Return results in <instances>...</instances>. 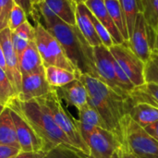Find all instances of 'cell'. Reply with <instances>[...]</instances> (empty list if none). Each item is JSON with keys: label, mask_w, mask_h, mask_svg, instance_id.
<instances>
[{"label": "cell", "mask_w": 158, "mask_h": 158, "mask_svg": "<svg viewBox=\"0 0 158 158\" xmlns=\"http://www.w3.org/2000/svg\"><path fill=\"white\" fill-rule=\"evenodd\" d=\"M76 75L87 89L88 103L99 113L107 130L116 133L122 119L128 115L127 97L120 95L96 77L82 73Z\"/></svg>", "instance_id": "1"}, {"label": "cell", "mask_w": 158, "mask_h": 158, "mask_svg": "<svg viewBox=\"0 0 158 158\" xmlns=\"http://www.w3.org/2000/svg\"><path fill=\"white\" fill-rule=\"evenodd\" d=\"M7 107L18 112L28 121L38 136L43 140L45 152L48 153L58 145H65L77 150L57 126L51 113L41 99L21 102L15 98Z\"/></svg>", "instance_id": "2"}, {"label": "cell", "mask_w": 158, "mask_h": 158, "mask_svg": "<svg viewBox=\"0 0 158 158\" xmlns=\"http://www.w3.org/2000/svg\"><path fill=\"white\" fill-rule=\"evenodd\" d=\"M46 30L60 43L78 73L90 74L98 78L94 47L90 45L77 25H69L60 19Z\"/></svg>", "instance_id": "3"}, {"label": "cell", "mask_w": 158, "mask_h": 158, "mask_svg": "<svg viewBox=\"0 0 158 158\" xmlns=\"http://www.w3.org/2000/svg\"><path fill=\"white\" fill-rule=\"evenodd\" d=\"M39 99L44 102V104L51 113L54 120L71 142L72 145L78 151L89 157V148L81 134L77 119H75L70 115V113L65 108L56 90L54 89L47 95Z\"/></svg>", "instance_id": "4"}, {"label": "cell", "mask_w": 158, "mask_h": 158, "mask_svg": "<svg viewBox=\"0 0 158 158\" xmlns=\"http://www.w3.org/2000/svg\"><path fill=\"white\" fill-rule=\"evenodd\" d=\"M34 42L44 62V68L48 66H55L65 69L76 74L78 73L73 64L68 58L60 43L40 21H38L35 25Z\"/></svg>", "instance_id": "5"}, {"label": "cell", "mask_w": 158, "mask_h": 158, "mask_svg": "<svg viewBox=\"0 0 158 158\" xmlns=\"http://www.w3.org/2000/svg\"><path fill=\"white\" fill-rule=\"evenodd\" d=\"M126 141L131 151L140 158H158V141L144 128L126 115L120 123Z\"/></svg>", "instance_id": "6"}, {"label": "cell", "mask_w": 158, "mask_h": 158, "mask_svg": "<svg viewBox=\"0 0 158 158\" xmlns=\"http://www.w3.org/2000/svg\"><path fill=\"white\" fill-rule=\"evenodd\" d=\"M109 50L135 87L145 84V63L132 51L128 41H124L119 44H114Z\"/></svg>", "instance_id": "7"}, {"label": "cell", "mask_w": 158, "mask_h": 158, "mask_svg": "<svg viewBox=\"0 0 158 158\" xmlns=\"http://www.w3.org/2000/svg\"><path fill=\"white\" fill-rule=\"evenodd\" d=\"M156 37V31L146 22L143 14L140 13L136 18L132 34L128 42L132 51L144 63L150 59L155 51Z\"/></svg>", "instance_id": "8"}, {"label": "cell", "mask_w": 158, "mask_h": 158, "mask_svg": "<svg viewBox=\"0 0 158 158\" xmlns=\"http://www.w3.org/2000/svg\"><path fill=\"white\" fill-rule=\"evenodd\" d=\"M94 56L98 79L120 95L128 97L129 95L122 90L118 82L117 76V68L118 64L111 54L109 48L103 44L95 46L94 47Z\"/></svg>", "instance_id": "9"}, {"label": "cell", "mask_w": 158, "mask_h": 158, "mask_svg": "<svg viewBox=\"0 0 158 158\" xmlns=\"http://www.w3.org/2000/svg\"><path fill=\"white\" fill-rule=\"evenodd\" d=\"M118 144L119 138L116 133L106 129L97 128L87 141L90 152L88 158H112Z\"/></svg>", "instance_id": "10"}, {"label": "cell", "mask_w": 158, "mask_h": 158, "mask_svg": "<svg viewBox=\"0 0 158 158\" xmlns=\"http://www.w3.org/2000/svg\"><path fill=\"white\" fill-rule=\"evenodd\" d=\"M18 142L21 152L44 151V143L28 121L18 112L11 109ZM45 152V151H44Z\"/></svg>", "instance_id": "11"}, {"label": "cell", "mask_w": 158, "mask_h": 158, "mask_svg": "<svg viewBox=\"0 0 158 158\" xmlns=\"http://www.w3.org/2000/svg\"><path fill=\"white\" fill-rule=\"evenodd\" d=\"M54 88L48 83L45 73L28 74L21 76V89L17 99L30 102L42 98L51 93Z\"/></svg>", "instance_id": "12"}, {"label": "cell", "mask_w": 158, "mask_h": 158, "mask_svg": "<svg viewBox=\"0 0 158 158\" xmlns=\"http://www.w3.org/2000/svg\"><path fill=\"white\" fill-rule=\"evenodd\" d=\"M0 44L3 48L7 67V76L12 82L18 96L21 89V73L19 69V61L11 40V31L8 28L0 31Z\"/></svg>", "instance_id": "13"}, {"label": "cell", "mask_w": 158, "mask_h": 158, "mask_svg": "<svg viewBox=\"0 0 158 158\" xmlns=\"http://www.w3.org/2000/svg\"><path fill=\"white\" fill-rule=\"evenodd\" d=\"M76 25L93 47L102 44V42L95 31L94 23V14L84 3L76 5Z\"/></svg>", "instance_id": "14"}, {"label": "cell", "mask_w": 158, "mask_h": 158, "mask_svg": "<svg viewBox=\"0 0 158 158\" xmlns=\"http://www.w3.org/2000/svg\"><path fill=\"white\" fill-rule=\"evenodd\" d=\"M84 4L91 10L94 16L101 22V24L108 31L113 39L114 44H119L125 41L115 22L113 21L106 8L105 0H87Z\"/></svg>", "instance_id": "15"}, {"label": "cell", "mask_w": 158, "mask_h": 158, "mask_svg": "<svg viewBox=\"0 0 158 158\" xmlns=\"http://www.w3.org/2000/svg\"><path fill=\"white\" fill-rule=\"evenodd\" d=\"M78 115H79V118L77 119L78 127L86 143L90 135L97 128H103L107 130L106 125L103 120V118H101V116L99 115V113L89 103L86 106H84L82 108L78 110Z\"/></svg>", "instance_id": "16"}, {"label": "cell", "mask_w": 158, "mask_h": 158, "mask_svg": "<svg viewBox=\"0 0 158 158\" xmlns=\"http://www.w3.org/2000/svg\"><path fill=\"white\" fill-rule=\"evenodd\" d=\"M56 90L61 100H64L69 106H73L77 110L88 104L87 89L79 79Z\"/></svg>", "instance_id": "17"}, {"label": "cell", "mask_w": 158, "mask_h": 158, "mask_svg": "<svg viewBox=\"0 0 158 158\" xmlns=\"http://www.w3.org/2000/svg\"><path fill=\"white\" fill-rule=\"evenodd\" d=\"M19 69L21 76L45 72V68L35 42H30L28 47L22 54L19 59Z\"/></svg>", "instance_id": "18"}, {"label": "cell", "mask_w": 158, "mask_h": 158, "mask_svg": "<svg viewBox=\"0 0 158 158\" xmlns=\"http://www.w3.org/2000/svg\"><path fill=\"white\" fill-rule=\"evenodd\" d=\"M128 115L143 128L158 121V108L146 103L130 105Z\"/></svg>", "instance_id": "19"}, {"label": "cell", "mask_w": 158, "mask_h": 158, "mask_svg": "<svg viewBox=\"0 0 158 158\" xmlns=\"http://www.w3.org/2000/svg\"><path fill=\"white\" fill-rule=\"evenodd\" d=\"M0 143L20 150L11 109L7 106L0 116Z\"/></svg>", "instance_id": "20"}, {"label": "cell", "mask_w": 158, "mask_h": 158, "mask_svg": "<svg viewBox=\"0 0 158 158\" xmlns=\"http://www.w3.org/2000/svg\"><path fill=\"white\" fill-rule=\"evenodd\" d=\"M128 106L137 103H146L158 108V85L145 83L135 87L127 97Z\"/></svg>", "instance_id": "21"}, {"label": "cell", "mask_w": 158, "mask_h": 158, "mask_svg": "<svg viewBox=\"0 0 158 158\" xmlns=\"http://www.w3.org/2000/svg\"><path fill=\"white\" fill-rule=\"evenodd\" d=\"M52 11L64 22L76 25V2L75 0H44Z\"/></svg>", "instance_id": "22"}, {"label": "cell", "mask_w": 158, "mask_h": 158, "mask_svg": "<svg viewBox=\"0 0 158 158\" xmlns=\"http://www.w3.org/2000/svg\"><path fill=\"white\" fill-rule=\"evenodd\" d=\"M44 73L48 83L54 89L61 88L77 79L76 73L55 66L46 67Z\"/></svg>", "instance_id": "23"}, {"label": "cell", "mask_w": 158, "mask_h": 158, "mask_svg": "<svg viewBox=\"0 0 158 158\" xmlns=\"http://www.w3.org/2000/svg\"><path fill=\"white\" fill-rule=\"evenodd\" d=\"M106 8L125 41L130 40L126 19L118 0H105Z\"/></svg>", "instance_id": "24"}, {"label": "cell", "mask_w": 158, "mask_h": 158, "mask_svg": "<svg viewBox=\"0 0 158 158\" xmlns=\"http://www.w3.org/2000/svg\"><path fill=\"white\" fill-rule=\"evenodd\" d=\"M122 8V11L124 13L129 36L131 38L135 20L137 16L140 13H143V3L142 0H118Z\"/></svg>", "instance_id": "25"}, {"label": "cell", "mask_w": 158, "mask_h": 158, "mask_svg": "<svg viewBox=\"0 0 158 158\" xmlns=\"http://www.w3.org/2000/svg\"><path fill=\"white\" fill-rule=\"evenodd\" d=\"M17 98L16 91L6 73L0 68V104L8 106Z\"/></svg>", "instance_id": "26"}, {"label": "cell", "mask_w": 158, "mask_h": 158, "mask_svg": "<svg viewBox=\"0 0 158 158\" xmlns=\"http://www.w3.org/2000/svg\"><path fill=\"white\" fill-rule=\"evenodd\" d=\"M142 3L146 22L158 34V0H142Z\"/></svg>", "instance_id": "27"}, {"label": "cell", "mask_w": 158, "mask_h": 158, "mask_svg": "<svg viewBox=\"0 0 158 158\" xmlns=\"http://www.w3.org/2000/svg\"><path fill=\"white\" fill-rule=\"evenodd\" d=\"M145 83L158 85V53L153 52L150 59L144 65Z\"/></svg>", "instance_id": "28"}, {"label": "cell", "mask_w": 158, "mask_h": 158, "mask_svg": "<svg viewBox=\"0 0 158 158\" xmlns=\"http://www.w3.org/2000/svg\"><path fill=\"white\" fill-rule=\"evenodd\" d=\"M82 153L69 148L65 145H58L50 150L44 158H87Z\"/></svg>", "instance_id": "29"}, {"label": "cell", "mask_w": 158, "mask_h": 158, "mask_svg": "<svg viewBox=\"0 0 158 158\" xmlns=\"http://www.w3.org/2000/svg\"><path fill=\"white\" fill-rule=\"evenodd\" d=\"M116 134L119 138V144H118V148L116 149L112 158H140L139 156H137L130 148V146L126 141V138L124 136V133L120 127H119V130L116 132Z\"/></svg>", "instance_id": "30"}, {"label": "cell", "mask_w": 158, "mask_h": 158, "mask_svg": "<svg viewBox=\"0 0 158 158\" xmlns=\"http://www.w3.org/2000/svg\"><path fill=\"white\" fill-rule=\"evenodd\" d=\"M35 6L37 7L38 11L44 18V26L45 28H48L54 25L55 23H56L58 20H60V19L52 11V9L48 6V5L44 2V0H40L35 5Z\"/></svg>", "instance_id": "31"}, {"label": "cell", "mask_w": 158, "mask_h": 158, "mask_svg": "<svg viewBox=\"0 0 158 158\" xmlns=\"http://www.w3.org/2000/svg\"><path fill=\"white\" fill-rule=\"evenodd\" d=\"M25 21H27V15H26V13L23 11V9L21 7H19L17 5H14L12 10L10 12L7 28L11 31H13L19 26H20L22 23H24Z\"/></svg>", "instance_id": "32"}, {"label": "cell", "mask_w": 158, "mask_h": 158, "mask_svg": "<svg viewBox=\"0 0 158 158\" xmlns=\"http://www.w3.org/2000/svg\"><path fill=\"white\" fill-rule=\"evenodd\" d=\"M14 5V0H0V31L7 28L10 12Z\"/></svg>", "instance_id": "33"}, {"label": "cell", "mask_w": 158, "mask_h": 158, "mask_svg": "<svg viewBox=\"0 0 158 158\" xmlns=\"http://www.w3.org/2000/svg\"><path fill=\"white\" fill-rule=\"evenodd\" d=\"M13 32L28 42L35 41V27H33L28 20L19 26L15 31H13Z\"/></svg>", "instance_id": "34"}, {"label": "cell", "mask_w": 158, "mask_h": 158, "mask_svg": "<svg viewBox=\"0 0 158 158\" xmlns=\"http://www.w3.org/2000/svg\"><path fill=\"white\" fill-rule=\"evenodd\" d=\"M94 23L95 31L102 42V44L107 48H110L112 45H114V42H113V39H112L110 33L94 16Z\"/></svg>", "instance_id": "35"}, {"label": "cell", "mask_w": 158, "mask_h": 158, "mask_svg": "<svg viewBox=\"0 0 158 158\" xmlns=\"http://www.w3.org/2000/svg\"><path fill=\"white\" fill-rule=\"evenodd\" d=\"M14 3H15V5L21 7L27 16H31L35 20L36 23L38 22V20L36 19L38 9L35 6V5L32 3L31 0H14Z\"/></svg>", "instance_id": "36"}, {"label": "cell", "mask_w": 158, "mask_h": 158, "mask_svg": "<svg viewBox=\"0 0 158 158\" xmlns=\"http://www.w3.org/2000/svg\"><path fill=\"white\" fill-rule=\"evenodd\" d=\"M11 40H12V44H13L15 52H16V54L18 56V58H19V61L22 54L24 53V51L28 47L30 42H28V41L22 39V38H20L19 36H18L13 31H11Z\"/></svg>", "instance_id": "37"}, {"label": "cell", "mask_w": 158, "mask_h": 158, "mask_svg": "<svg viewBox=\"0 0 158 158\" xmlns=\"http://www.w3.org/2000/svg\"><path fill=\"white\" fill-rule=\"evenodd\" d=\"M20 152L19 149L0 143V158H14Z\"/></svg>", "instance_id": "38"}, {"label": "cell", "mask_w": 158, "mask_h": 158, "mask_svg": "<svg viewBox=\"0 0 158 158\" xmlns=\"http://www.w3.org/2000/svg\"><path fill=\"white\" fill-rule=\"evenodd\" d=\"M47 152L44 151H33V152H19L14 158H44Z\"/></svg>", "instance_id": "39"}, {"label": "cell", "mask_w": 158, "mask_h": 158, "mask_svg": "<svg viewBox=\"0 0 158 158\" xmlns=\"http://www.w3.org/2000/svg\"><path fill=\"white\" fill-rule=\"evenodd\" d=\"M144 129L154 139H156V141H158V121L146 126Z\"/></svg>", "instance_id": "40"}, {"label": "cell", "mask_w": 158, "mask_h": 158, "mask_svg": "<svg viewBox=\"0 0 158 158\" xmlns=\"http://www.w3.org/2000/svg\"><path fill=\"white\" fill-rule=\"evenodd\" d=\"M0 68H2V69L7 75V67H6V59H5V56H4V52H3V48H2L1 44H0Z\"/></svg>", "instance_id": "41"}, {"label": "cell", "mask_w": 158, "mask_h": 158, "mask_svg": "<svg viewBox=\"0 0 158 158\" xmlns=\"http://www.w3.org/2000/svg\"><path fill=\"white\" fill-rule=\"evenodd\" d=\"M154 52L158 53V34L157 37H156V46H155V51H154Z\"/></svg>", "instance_id": "42"}, {"label": "cell", "mask_w": 158, "mask_h": 158, "mask_svg": "<svg viewBox=\"0 0 158 158\" xmlns=\"http://www.w3.org/2000/svg\"><path fill=\"white\" fill-rule=\"evenodd\" d=\"M6 106H5L4 105H2V104H0V116H1V114L3 113V111L5 110V108H6Z\"/></svg>", "instance_id": "43"}, {"label": "cell", "mask_w": 158, "mask_h": 158, "mask_svg": "<svg viewBox=\"0 0 158 158\" xmlns=\"http://www.w3.org/2000/svg\"><path fill=\"white\" fill-rule=\"evenodd\" d=\"M87 0H75V2H76V4H78V3H85Z\"/></svg>", "instance_id": "44"}, {"label": "cell", "mask_w": 158, "mask_h": 158, "mask_svg": "<svg viewBox=\"0 0 158 158\" xmlns=\"http://www.w3.org/2000/svg\"><path fill=\"white\" fill-rule=\"evenodd\" d=\"M31 1H32V3H33L34 5H36V4H37V3H38L40 0H31Z\"/></svg>", "instance_id": "45"}, {"label": "cell", "mask_w": 158, "mask_h": 158, "mask_svg": "<svg viewBox=\"0 0 158 158\" xmlns=\"http://www.w3.org/2000/svg\"><path fill=\"white\" fill-rule=\"evenodd\" d=\"M87 158H88V157H87Z\"/></svg>", "instance_id": "46"}]
</instances>
